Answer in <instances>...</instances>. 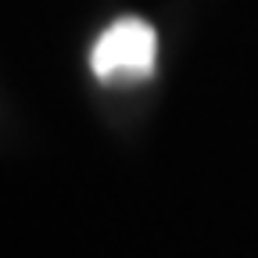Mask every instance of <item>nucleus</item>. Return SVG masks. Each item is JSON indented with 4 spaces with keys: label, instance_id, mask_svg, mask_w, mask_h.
Returning a JSON list of instances; mask_svg holds the SVG:
<instances>
[{
    "label": "nucleus",
    "instance_id": "obj_1",
    "mask_svg": "<svg viewBox=\"0 0 258 258\" xmlns=\"http://www.w3.org/2000/svg\"><path fill=\"white\" fill-rule=\"evenodd\" d=\"M158 64V32L144 18L111 22L90 50V72L101 83H144Z\"/></svg>",
    "mask_w": 258,
    "mask_h": 258
}]
</instances>
